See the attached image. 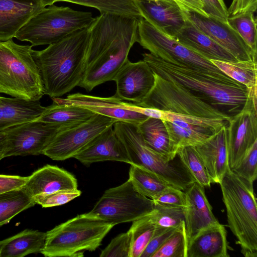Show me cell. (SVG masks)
<instances>
[{"label":"cell","mask_w":257,"mask_h":257,"mask_svg":"<svg viewBox=\"0 0 257 257\" xmlns=\"http://www.w3.org/2000/svg\"><path fill=\"white\" fill-rule=\"evenodd\" d=\"M116 91L115 96L122 100L141 102L155 83V74L143 59L137 62L128 60L114 78Z\"/></svg>","instance_id":"obj_17"},{"label":"cell","mask_w":257,"mask_h":257,"mask_svg":"<svg viewBox=\"0 0 257 257\" xmlns=\"http://www.w3.org/2000/svg\"><path fill=\"white\" fill-rule=\"evenodd\" d=\"M206 14L223 22L227 23L228 9L223 0H200Z\"/></svg>","instance_id":"obj_45"},{"label":"cell","mask_w":257,"mask_h":257,"mask_svg":"<svg viewBox=\"0 0 257 257\" xmlns=\"http://www.w3.org/2000/svg\"><path fill=\"white\" fill-rule=\"evenodd\" d=\"M137 42L166 62L199 71L224 82L241 84L223 73L210 60L159 31L142 17L138 19Z\"/></svg>","instance_id":"obj_9"},{"label":"cell","mask_w":257,"mask_h":257,"mask_svg":"<svg viewBox=\"0 0 257 257\" xmlns=\"http://www.w3.org/2000/svg\"><path fill=\"white\" fill-rule=\"evenodd\" d=\"M226 230L219 223L188 240L187 257H228Z\"/></svg>","instance_id":"obj_26"},{"label":"cell","mask_w":257,"mask_h":257,"mask_svg":"<svg viewBox=\"0 0 257 257\" xmlns=\"http://www.w3.org/2000/svg\"><path fill=\"white\" fill-rule=\"evenodd\" d=\"M129 179L138 192L152 200L173 186L155 173L135 165H131Z\"/></svg>","instance_id":"obj_31"},{"label":"cell","mask_w":257,"mask_h":257,"mask_svg":"<svg viewBox=\"0 0 257 257\" xmlns=\"http://www.w3.org/2000/svg\"><path fill=\"white\" fill-rule=\"evenodd\" d=\"M185 223L187 239L202 230L219 223L206 196L204 187L194 182L184 191Z\"/></svg>","instance_id":"obj_20"},{"label":"cell","mask_w":257,"mask_h":257,"mask_svg":"<svg viewBox=\"0 0 257 257\" xmlns=\"http://www.w3.org/2000/svg\"><path fill=\"white\" fill-rule=\"evenodd\" d=\"M95 18L89 12L74 10L54 4L45 7L31 18L15 38L27 41L32 47L50 45L81 29L87 28Z\"/></svg>","instance_id":"obj_7"},{"label":"cell","mask_w":257,"mask_h":257,"mask_svg":"<svg viewBox=\"0 0 257 257\" xmlns=\"http://www.w3.org/2000/svg\"><path fill=\"white\" fill-rule=\"evenodd\" d=\"M132 235L129 229L113 238L101 251L100 257H130Z\"/></svg>","instance_id":"obj_40"},{"label":"cell","mask_w":257,"mask_h":257,"mask_svg":"<svg viewBox=\"0 0 257 257\" xmlns=\"http://www.w3.org/2000/svg\"><path fill=\"white\" fill-rule=\"evenodd\" d=\"M146 144L170 161L176 158L170 145L169 135L161 119L148 117L137 124Z\"/></svg>","instance_id":"obj_30"},{"label":"cell","mask_w":257,"mask_h":257,"mask_svg":"<svg viewBox=\"0 0 257 257\" xmlns=\"http://www.w3.org/2000/svg\"><path fill=\"white\" fill-rule=\"evenodd\" d=\"M32 45L13 39L0 41V93L28 101H39L45 90Z\"/></svg>","instance_id":"obj_5"},{"label":"cell","mask_w":257,"mask_h":257,"mask_svg":"<svg viewBox=\"0 0 257 257\" xmlns=\"http://www.w3.org/2000/svg\"><path fill=\"white\" fill-rule=\"evenodd\" d=\"M45 8L40 0H0V41L15 38L18 31Z\"/></svg>","instance_id":"obj_21"},{"label":"cell","mask_w":257,"mask_h":257,"mask_svg":"<svg viewBox=\"0 0 257 257\" xmlns=\"http://www.w3.org/2000/svg\"><path fill=\"white\" fill-rule=\"evenodd\" d=\"M178 228L163 227L156 226L155 232L141 257H152L154 253Z\"/></svg>","instance_id":"obj_44"},{"label":"cell","mask_w":257,"mask_h":257,"mask_svg":"<svg viewBox=\"0 0 257 257\" xmlns=\"http://www.w3.org/2000/svg\"><path fill=\"white\" fill-rule=\"evenodd\" d=\"M256 8L257 0H232L228 12L230 16L245 12L254 13Z\"/></svg>","instance_id":"obj_47"},{"label":"cell","mask_w":257,"mask_h":257,"mask_svg":"<svg viewBox=\"0 0 257 257\" xmlns=\"http://www.w3.org/2000/svg\"><path fill=\"white\" fill-rule=\"evenodd\" d=\"M52 99L53 101L59 103L81 106L117 121L137 125L149 117L143 114V107L135 103L124 102L114 95L102 97L75 93L68 95L65 98L53 97Z\"/></svg>","instance_id":"obj_15"},{"label":"cell","mask_w":257,"mask_h":257,"mask_svg":"<svg viewBox=\"0 0 257 257\" xmlns=\"http://www.w3.org/2000/svg\"><path fill=\"white\" fill-rule=\"evenodd\" d=\"M163 111L164 118L162 120L169 135L170 146L176 155L180 149L198 146L218 132L210 127L188 123L171 112Z\"/></svg>","instance_id":"obj_23"},{"label":"cell","mask_w":257,"mask_h":257,"mask_svg":"<svg viewBox=\"0 0 257 257\" xmlns=\"http://www.w3.org/2000/svg\"><path fill=\"white\" fill-rule=\"evenodd\" d=\"M227 23L256 54V20L254 13L245 12L230 16Z\"/></svg>","instance_id":"obj_37"},{"label":"cell","mask_w":257,"mask_h":257,"mask_svg":"<svg viewBox=\"0 0 257 257\" xmlns=\"http://www.w3.org/2000/svg\"><path fill=\"white\" fill-rule=\"evenodd\" d=\"M7 141L6 134L4 131H0V161L5 158Z\"/></svg>","instance_id":"obj_49"},{"label":"cell","mask_w":257,"mask_h":257,"mask_svg":"<svg viewBox=\"0 0 257 257\" xmlns=\"http://www.w3.org/2000/svg\"><path fill=\"white\" fill-rule=\"evenodd\" d=\"M116 121L109 117L96 113L86 121L61 128L41 154L55 161L73 158L97 135Z\"/></svg>","instance_id":"obj_12"},{"label":"cell","mask_w":257,"mask_h":257,"mask_svg":"<svg viewBox=\"0 0 257 257\" xmlns=\"http://www.w3.org/2000/svg\"><path fill=\"white\" fill-rule=\"evenodd\" d=\"M152 200L154 205L157 206L186 207L184 191L173 186L167 188Z\"/></svg>","instance_id":"obj_43"},{"label":"cell","mask_w":257,"mask_h":257,"mask_svg":"<svg viewBox=\"0 0 257 257\" xmlns=\"http://www.w3.org/2000/svg\"><path fill=\"white\" fill-rule=\"evenodd\" d=\"M142 55L154 73L180 84L230 116L239 112L248 98L250 89L242 84L221 81L199 71L166 62L150 53Z\"/></svg>","instance_id":"obj_3"},{"label":"cell","mask_w":257,"mask_h":257,"mask_svg":"<svg viewBox=\"0 0 257 257\" xmlns=\"http://www.w3.org/2000/svg\"><path fill=\"white\" fill-rule=\"evenodd\" d=\"M153 200L138 192L128 179L105 191L89 213L113 226L133 222L151 213Z\"/></svg>","instance_id":"obj_11"},{"label":"cell","mask_w":257,"mask_h":257,"mask_svg":"<svg viewBox=\"0 0 257 257\" xmlns=\"http://www.w3.org/2000/svg\"><path fill=\"white\" fill-rule=\"evenodd\" d=\"M149 215L152 222L160 227L178 228L185 223L183 208L155 206Z\"/></svg>","instance_id":"obj_39"},{"label":"cell","mask_w":257,"mask_h":257,"mask_svg":"<svg viewBox=\"0 0 257 257\" xmlns=\"http://www.w3.org/2000/svg\"><path fill=\"white\" fill-rule=\"evenodd\" d=\"M156 228V225L152 222L149 214L133 221L130 228L132 235L130 257H141Z\"/></svg>","instance_id":"obj_36"},{"label":"cell","mask_w":257,"mask_h":257,"mask_svg":"<svg viewBox=\"0 0 257 257\" xmlns=\"http://www.w3.org/2000/svg\"><path fill=\"white\" fill-rule=\"evenodd\" d=\"M46 7L58 2H69L108 13L139 18L141 15L133 0H40Z\"/></svg>","instance_id":"obj_32"},{"label":"cell","mask_w":257,"mask_h":257,"mask_svg":"<svg viewBox=\"0 0 257 257\" xmlns=\"http://www.w3.org/2000/svg\"><path fill=\"white\" fill-rule=\"evenodd\" d=\"M81 194V191L78 189L61 190L49 194L38 195L33 198L35 204L46 208L65 204L79 197Z\"/></svg>","instance_id":"obj_41"},{"label":"cell","mask_w":257,"mask_h":257,"mask_svg":"<svg viewBox=\"0 0 257 257\" xmlns=\"http://www.w3.org/2000/svg\"><path fill=\"white\" fill-rule=\"evenodd\" d=\"M174 39L208 60H217L228 62L237 61L229 52L203 33L187 19L183 27Z\"/></svg>","instance_id":"obj_24"},{"label":"cell","mask_w":257,"mask_h":257,"mask_svg":"<svg viewBox=\"0 0 257 257\" xmlns=\"http://www.w3.org/2000/svg\"><path fill=\"white\" fill-rule=\"evenodd\" d=\"M183 12L187 20L237 61L256 59V54L227 23L193 12Z\"/></svg>","instance_id":"obj_16"},{"label":"cell","mask_w":257,"mask_h":257,"mask_svg":"<svg viewBox=\"0 0 257 257\" xmlns=\"http://www.w3.org/2000/svg\"><path fill=\"white\" fill-rule=\"evenodd\" d=\"M183 11L193 12L208 16L203 9V5L200 0H173Z\"/></svg>","instance_id":"obj_48"},{"label":"cell","mask_w":257,"mask_h":257,"mask_svg":"<svg viewBox=\"0 0 257 257\" xmlns=\"http://www.w3.org/2000/svg\"><path fill=\"white\" fill-rule=\"evenodd\" d=\"M77 181L71 173L56 166L47 165L28 177L23 188L32 198L61 190L76 189Z\"/></svg>","instance_id":"obj_22"},{"label":"cell","mask_w":257,"mask_h":257,"mask_svg":"<svg viewBox=\"0 0 257 257\" xmlns=\"http://www.w3.org/2000/svg\"><path fill=\"white\" fill-rule=\"evenodd\" d=\"M28 177L0 175V194L23 187Z\"/></svg>","instance_id":"obj_46"},{"label":"cell","mask_w":257,"mask_h":257,"mask_svg":"<svg viewBox=\"0 0 257 257\" xmlns=\"http://www.w3.org/2000/svg\"><path fill=\"white\" fill-rule=\"evenodd\" d=\"M35 204L23 187L0 194V226Z\"/></svg>","instance_id":"obj_34"},{"label":"cell","mask_w":257,"mask_h":257,"mask_svg":"<svg viewBox=\"0 0 257 257\" xmlns=\"http://www.w3.org/2000/svg\"><path fill=\"white\" fill-rule=\"evenodd\" d=\"M113 126L126 150L130 165L150 170L183 191L195 182L180 159L176 161L175 158L169 161L150 148L145 142L137 124L118 121Z\"/></svg>","instance_id":"obj_8"},{"label":"cell","mask_w":257,"mask_h":257,"mask_svg":"<svg viewBox=\"0 0 257 257\" xmlns=\"http://www.w3.org/2000/svg\"><path fill=\"white\" fill-rule=\"evenodd\" d=\"M112 126H109L97 135L73 158L85 165L107 161L131 164L124 145Z\"/></svg>","instance_id":"obj_19"},{"label":"cell","mask_w":257,"mask_h":257,"mask_svg":"<svg viewBox=\"0 0 257 257\" xmlns=\"http://www.w3.org/2000/svg\"><path fill=\"white\" fill-rule=\"evenodd\" d=\"M96 113L80 105L53 101L36 121L67 128L86 121Z\"/></svg>","instance_id":"obj_28"},{"label":"cell","mask_w":257,"mask_h":257,"mask_svg":"<svg viewBox=\"0 0 257 257\" xmlns=\"http://www.w3.org/2000/svg\"><path fill=\"white\" fill-rule=\"evenodd\" d=\"M88 27L67 35L45 49L32 50L45 94L59 97L78 86L82 80L87 68Z\"/></svg>","instance_id":"obj_2"},{"label":"cell","mask_w":257,"mask_h":257,"mask_svg":"<svg viewBox=\"0 0 257 257\" xmlns=\"http://www.w3.org/2000/svg\"><path fill=\"white\" fill-rule=\"evenodd\" d=\"M257 93L250 92L242 109L231 116L225 127L229 168L233 170L257 141Z\"/></svg>","instance_id":"obj_13"},{"label":"cell","mask_w":257,"mask_h":257,"mask_svg":"<svg viewBox=\"0 0 257 257\" xmlns=\"http://www.w3.org/2000/svg\"><path fill=\"white\" fill-rule=\"evenodd\" d=\"M225 127H223L195 149L212 180L219 184L229 167L225 143Z\"/></svg>","instance_id":"obj_25"},{"label":"cell","mask_w":257,"mask_h":257,"mask_svg":"<svg viewBox=\"0 0 257 257\" xmlns=\"http://www.w3.org/2000/svg\"><path fill=\"white\" fill-rule=\"evenodd\" d=\"M45 107L39 101H28L0 96V131L23 123L36 120Z\"/></svg>","instance_id":"obj_27"},{"label":"cell","mask_w":257,"mask_h":257,"mask_svg":"<svg viewBox=\"0 0 257 257\" xmlns=\"http://www.w3.org/2000/svg\"><path fill=\"white\" fill-rule=\"evenodd\" d=\"M154 74L153 87L141 102L135 104L178 115L229 120L230 116L207 103L182 85Z\"/></svg>","instance_id":"obj_10"},{"label":"cell","mask_w":257,"mask_h":257,"mask_svg":"<svg viewBox=\"0 0 257 257\" xmlns=\"http://www.w3.org/2000/svg\"><path fill=\"white\" fill-rule=\"evenodd\" d=\"M177 156L195 181L204 187H210L212 180L195 147L180 149Z\"/></svg>","instance_id":"obj_35"},{"label":"cell","mask_w":257,"mask_h":257,"mask_svg":"<svg viewBox=\"0 0 257 257\" xmlns=\"http://www.w3.org/2000/svg\"><path fill=\"white\" fill-rule=\"evenodd\" d=\"M61 127L36 120L7 128V147L5 157L38 155Z\"/></svg>","instance_id":"obj_14"},{"label":"cell","mask_w":257,"mask_h":257,"mask_svg":"<svg viewBox=\"0 0 257 257\" xmlns=\"http://www.w3.org/2000/svg\"><path fill=\"white\" fill-rule=\"evenodd\" d=\"M231 170L238 176L253 183L257 178V141L248 150L238 165Z\"/></svg>","instance_id":"obj_42"},{"label":"cell","mask_w":257,"mask_h":257,"mask_svg":"<svg viewBox=\"0 0 257 257\" xmlns=\"http://www.w3.org/2000/svg\"><path fill=\"white\" fill-rule=\"evenodd\" d=\"M210 61L225 75L248 89L257 87L256 59L235 62L217 60Z\"/></svg>","instance_id":"obj_33"},{"label":"cell","mask_w":257,"mask_h":257,"mask_svg":"<svg viewBox=\"0 0 257 257\" xmlns=\"http://www.w3.org/2000/svg\"><path fill=\"white\" fill-rule=\"evenodd\" d=\"M228 226L245 257H257V204L253 183L229 167L219 183Z\"/></svg>","instance_id":"obj_4"},{"label":"cell","mask_w":257,"mask_h":257,"mask_svg":"<svg viewBox=\"0 0 257 257\" xmlns=\"http://www.w3.org/2000/svg\"><path fill=\"white\" fill-rule=\"evenodd\" d=\"M138 19L108 13L95 18L88 27L87 68L78 86L90 91L113 81L138 42Z\"/></svg>","instance_id":"obj_1"},{"label":"cell","mask_w":257,"mask_h":257,"mask_svg":"<svg viewBox=\"0 0 257 257\" xmlns=\"http://www.w3.org/2000/svg\"><path fill=\"white\" fill-rule=\"evenodd\" d=\"M113 226L89 212L78 215L46 232L41 253L46 257H81L94 251Z\"/></svg>","instance_id":"obj_6"},{"label":"cell","mask_w":257,"mask_h":257,"mask_svg":"<svg viewBox=\"0 0 257 257\" xmlns=\"http://www.w3.org/2000/svg\"><path fill=\"white\" fill-rule=\"evenodd\" d=\"M187 243L185 223H184L175 230L152 257H187Z\"/></svg>","instance_id":"obj_38"},{"label":"cell","mask_w":257,"mask_h":257,"mask_svg":"<svg viewBox=\"0 0 257 257\" xmlns=\"http://www.w3.org/2000/svg\"><path fill=\"white\" fill-rule=\"evenodd\" d=\"M46 237V232L26 229L0 241V257H23L41 253Z\"/></svg>","instance_id":"obj_29"},{"label":"cell","mask_w":257,"mask_h":257,"mask_svg":"<svg viewBox=\"0 0 257 257\" xmlns=\"http://www.w3.org/2000/svg\"><path fill=\"white\" fill-rule=\"evenodd\" d=\"M142 17L159 31L174 38L185 24L182 10L173 0H133Z\"/></svg>","instance_id":"obj_18"}]
</instances>
